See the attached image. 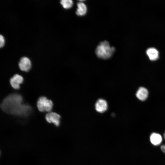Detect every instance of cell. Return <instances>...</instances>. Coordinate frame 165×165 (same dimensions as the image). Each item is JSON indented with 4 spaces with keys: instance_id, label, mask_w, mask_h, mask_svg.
<instances>
[{
    "instance_id": "1",
    "label": "cell",
    "mask_w": 165,
    "mask_h": 165,
    "mask_svg": "<svg viewBox=\"0 0 165 165\" xmlns=\"http://www.w3.org/2000/svg\"><path fill=\"white\" fill-rule=\"evenodd\" d=\"M22 96L17 94H11L4 98L1 105L2 110L9 114L26 116L31 111V107L23 103Z\"/></svg>"
},
{
    "instance_id": "2",
    "label": "cell",
    "mask_w": 165,
    "mask_h": 165,
    "mask_svg": "<svg viewBox=\"0 0 165 165\" xmlns=\"http://www.w3.org/2000/svg\"><path fill=\"white\" fill-rule=\"evenodd\" d=\"M115 48L111 46L108 42L106 41L101 42L95 50V54L98 58L107 59L110 58L114 53Z\"/></svg>"
},
{
    "instance_id": "3",
    "label": "cell",
    "mask_w": 165,
    "mask_h": 165,
    "mask_svg": "<svg viewBox=\"0 0 165 165\" xmlns=\"http://www.w3.org/2000/svg\"><path fill=\"white\" fill-rule=\"evenodd\" d=\"M38 110L41 112H50L53 108V103L51 100L48 99L44 96L39 98L37 103Z\"/></svg>"
},
{
    "instance_id": "4",
    "label": "cell",
    "mask_w": 165,
    "mask_h": 165,
    "mask_svg": "<svg viewBox=\"0 0 165 165\" xmlns=\"http://www.w3.org/2000/svg\"><path fill=\"white\" fill-rule=\"evenodd\" d=\"M61 117L59 115L54 112H48L45 116L47 122L53 123L56 126H58L60 125Z\"/></svg>"
},
{
    "instance_id": "5",
    "label": "cell",
    "mask_w": 165,
    "mask_h": 165,
    "mask_svg": "<svg viewBox=\"0 0 165 165\" xmlns=\"http://www.w3.org/2000/svg\"><path fill=\"white\" fill-rule=\"evenodd\" d=\"M18 65L20 69L25 72H28L31 66V61L26 57H22L20 60Z\"/></svg>"
},
{
    "instance_id": "6",
    "label": "cell",
    "mask_w": 165,
    "mask_h": 165,
    "mask_svg": "<svg viewBox=\"0 0 165 165\" xmlns=\"http://www.w3.org/2000/svg\"><path fill=\"white\" fill-rule=\"evenodd\" d=\"M23 77L20 75L16 74L10 79V82L11 86L15 89H18L20 85L23 82Z\"/></svg>"
},
{
    "instance_id": "7",
    "label": "cell",
    "mask_w": 165,
    "mask_h": 165,
    "mask_svg": "<svg viewBox=\"0 0 165 165\" xmlns=\"http://www.w3.org/2000/svg\"><path fill=\"white\" fill-rule=\"evenodd\" d=\"M108 108V104L106 101L102 99H98L95 105L96 111L99 113H103L106 111Z\"/></svg>"
},
{
    "instance_id": "8",
    "label": "cell",
    "mask_w": 165,
    "mask_h": 165,
    "mask_svg": "<svg viewBox=\"0 0 165 165\" xmlns=\"http://www.w3.org/2000/svg\"><path fill=\"white\" fill-rule=\"evenodd\" d=\"M146 53L149 59L151 61H155L159 57V53L158 50L155 48L151 47L147 49Z\"/></svg>"
},
{
    "instance_id": "9",
    "label": "cell",
    "mask_w": 165,
    "mask_h": 165,
    "mask_svg": "<svg viewBox=\"0 0 165 165\" xmlns=\"http://www.w3.org/2000/svg\"><path fill=\"white\" fill-rule=\"evenodd\" d=\"M137 97L141 101H144L147 98L148 95V92L145 88L141 87H140L136 93Z\"/></svg>"
},
{
    "instance_id": "10",
    "label": "cell",
    "mask_w": 165,
    "mask_h": 165,
    "mask_svg": "<svg viewBox=\"0 0 165 165\" xmlns=\"http://www.w3.org/2000/svg\"><path fill=\"white\" fill-rule=\"evenodd\" d=\"M77 9L76 11V15L79 16L85 15L87 11V8L86 4L80 2L77 3Z\"/></svg>"
},
{
    "instance_id": "11",
    "label": "cell",
    "mask_w": 165,
    "mask_h": 165,
    "mask_svg": "<svg viewBox=\"0 0 165 165\" xmlns=\"http://www.w3.org/2000/svg\"><path fill=\"white\" fill-rule=\"evenodd\" d=\"M162 140L161 136L157 133H152L150 136V141L153 145H160L162 142Z\"/></svg>"
},
{
    "instance_id": "12",
    "label": "cell",
    "mask_w": 165,
    "mask_h": 165,
    "mask_svg": "<svg viewBox=\"0 0 165 165\" xmlns=\"http://www.w3.org/2000/svg\"><path fill=\"white\" fill-rule=\"evenodd\" d=\"M60 3L63 7L65 9L71 8L73 5V1L72 0H61Z\"/></svg>"
},
{
    "instance_id": "13",
    "label": "cell",
    "mask_w": 165,
    "mask_h": 165,
    "mask_svg": "<svg viewBox=\"0 0 165 165\" xmlns=\"http://www.w3.org/2000/svg\"><path fill=\"white\" fill-rule=\"evenodd\" d=\"M5 43V39L3 36L2 35L0 36V48L3 47Z\"/></svg>"
},
{
    "instance_id": "14",
    "label": "cell",
    "mask_w": 165,
    "mask_h": 165,
    "mask_svg": "<svg viewBox=\"0 0 165 165\" xmlns=\"http://www.w3.org/2000/svg\"><path fill=\"white\" fill-rule=\"evenodd\" d=\"M164 137L165 139V132L164 134ZM161 149L162 151L165 153V145H162L161 147Z\"/></svg>"
}]
</instances>
